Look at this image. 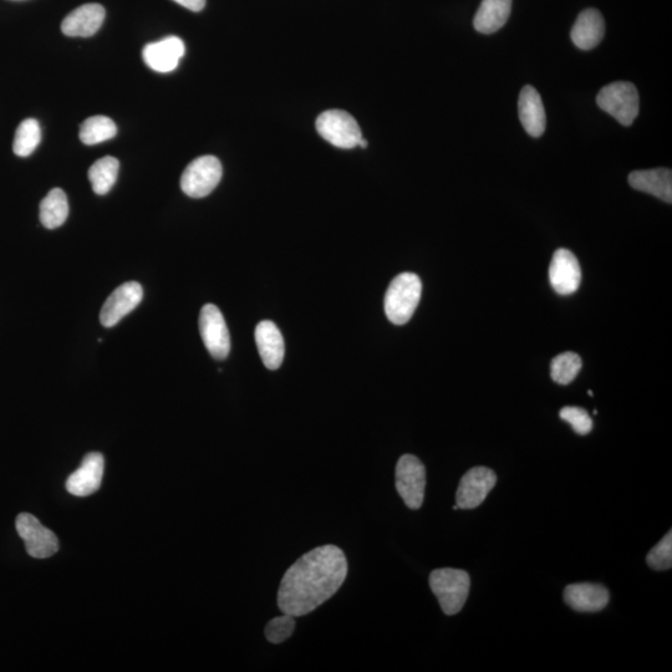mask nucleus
Instances as JSON below:
<instances>
[{
	"label": "nucleus",
	"instance_id": "23",
	"mask_svg": "<svg viewBox=\"0 0 672 672\" xmlns=\"http://www.w3.org/2000/svg\"><path fill=\"white\" fill-rule=\"evenodd\" d=\"M120 162L115 157L106 156L96 161L89 170V180L96 195L104 196L114 187L119 175Z\"/></svg>",
	"mask_w": 672,
	"mask_h": 672
},
{
	"label": "nucleus",
	"instance_id": "17",
	"mask_svg": "<svg viewBox=\"0 0 672 672\" xmlns=\"http://www.w3.org/2000/svg\"><path fill=\"white\" fill-rule=\"evenodd\" d=\"M519 119L524 130L532 137H541L546 131L547 116L543 101L538 91L531 85H526L519 95Z\"/></svg>",
	"mask_w": 672,
	"mask_h": 672
},
{
	"label": "nucleus",
	"instance_id": "8",
	"mask_svg": "<svg viewBox=\"0 0 672 672\" xmlns=\"http://www.w3.org/2000/svg\"><path fill=\"white\" fill-rule=\"evenodd\" d=\"M15 527L30 557L45 559L54 556L59 551L58 537L49 528L43 526L33 514L20 513L15 521Z\"/></svg>",
	"mask_w": 672,
	"mask_h": 672
},
{
	"label": "nucleus",
	"instance_id": "7",
	"mask_svg": "<svg viewBox=\"0 0 672 672\" xmlns=\"http://www.w3.org/2000/svg\"><path fill=\"white\" fill-rule=\"evenodd\" d=\"M426 468L414 455H404L396 466V490L410 509H419L424 503Z\"/></svg>",
	"mask_w": 672,
	"mask_h": 672
},
{
	"label": "nucleus",
	"instance_id": "5",
	"mask_svg": "<svg viewBox=\"0 0 672 672\" xmlns=\"http://www.w3.org/2000/svg\"><path fill=\"white\" fill-rule=\"evenodd\" d=\"M221 161L215 156H202L192 161L183 171L181 188L192 198H203L215 190L222 178Z\"/></svg>",
	"mask_w": 672,
	"mask_h": 672
},
{
	"label": "nucleus",
	"instance_id": "30",
	"mask_svg": "<svg viewBox=\"0 0 672 672\" xmlns=\"http://www.w3.org/2000/svg\"><path fill=\"white\" fill-rule=\"evenodd\" d=\"M173 2L191 10V12H201L206 7V0H173Z\"/></svg>",
	"mask_w": 672,
	"mask_h": 672
},
{
	"label": "nucleus",
	"instance_id": "27",
	"mask_svg": "<svg viewBox=\"0 0 672 672\" xmlns=\"http://www.w3.org/2000/svg\"><path fill=\"white\" fill-rule=\"evenodd\" d=\"M294 630V616L284 614L269 621L266 626V630H264V634H266V638L269 643L280 644L283 643V641L288 640L290 636L293 635Z\"/></svg>",
	"mask_w": 672,
	"mask_h": 672
},
{
	"label": "nucleus",
	"instance_id": "16",
	"mask_svg": "<svg viewBox=\"0 0 672 672\" xmlns=\"http://www.w3.org/2000/svg\"><path fill=\"white\" fill-rule=\"evenodd\" d=\"M565 603L580 613H597L609 603L608 589L600 584L579 583L564 590Z\"/></svg>",
	"mask_w": 672,
	"mask_h": 672
},
{
	"label": "nucleus",
	"instance_id": "25",
	"mask_svg": "<svg viewBox=\"0 0 672 672\" xmlns=\"http://www.w3.org/2000/svg\"><path fill=\"white\" fill-rule=\"evenodd\" d=\"M42 141V129L35 119H27L18 126L13 142L14 154L28 157L33 154Z\"/></svg>",
	"mask_w": 672,
	"mask_h": 672
},
{
	"label": "nucleus",
	"instance_id": "3",
	"mask_svg": "<svg viewBox=\"0 0 672 672\" xmlns=\"http://www.w3.org/2000/svg\"><path fill=\"white\" fill-rule=\"evenodd\" d=\"M430 587L446 615L461 612L470 594L471 579L465 570L442 568L430 574Z\"/></svg>",
	"mask_w": 672,
	"mask_h": 672
},
{
	"label": "nucleus",
	"instance_id": "19",
	"mask_svg": "<svg viewBox=\"0 0 672 672\" xmlns=\"http://www.w3.org/2000/svg\"><path fill=\"white\" fill-rule=\"evenodd\" d=\"M605 34V22L597 9H587L579 14L572 29L573 43L582 50H592L602 42Z\"/></svg>",
	"mask_w": 672,
	"mask_h": 672
},
{
	"label": "nucleus",
	"instance_id": "26",
	"mask_svg": "<svg viewBox=\"0 0 672 672\" xmlns=\"http://www.w3.org/2000/svg\"><path fill=\"white\" fill-rule=\"evenodd\" d=\"M582 359L578 354L567 351L559 354L553 359L551 365V375L553 381L559 385H568L577 378L580 369H582Z\"/></svg>",
	"mask_w": 672,
	"mask_h": 672
},
{
	"label": "nucleus",
	"instance_id": "15",
	"mask_svg": "<svg viewBox=\"0 0 672 672\" xmlns=\"http://www.w3.org/2000/svg\"><path fill=\"white\" fill-rule=\"evenodd\" d=\"M185 52V43L182 39L168 37L161 42L147 44L142 56L149 68L165 74L177 69Z\"/></svg>",
	"mask_w": 672,
	"mask_h": 672
},
{
	"label": "nucleus",
	"instance_id": "22",
	"mask_svg": "<svg viewBox=\"0 0 672 672\" xmlns=\"http://www.w3.org/2000/svg\"><path fill=\"white\" fill-rule=\"evenodd\" d=\"M68 216V197L60 188H54L40 203V222L45 228L55 229L63 226Z\"/></svg>",
	"mask_w": 672,
	"mask_h": 672
},
{
	"label": "nucleus",
	"instance_id": "4",
	"mask_svg": "<svg viewBox=\"0 0 672 672\" xmlns=\"http://www.w3.org/2000/svg\"><path fill=\"white\" fill-rule=\"evenodd\" d=\"M597 104L621 125L631 126L639 115L638 89L634 84L625 81L609 84L599 91Z\"/></svg>",
	"mask_w": 672,
	"mask_h": 672
},
{
	"label": "nucleus",
	"instance_id": "29",
	"mask_svg": "<svg viewBox=\"0 0 672 672\" xmlns=\"http://www.w3.org/2000/svg\"><path fill=\"white\" fill-rule=\"evenodd\" d=\"M560 419L572 425L578 435H588L593 429V420L588 412L577 406H565L559 412Z\"/></svg>",
	"mask_w": 672,
	"mask_h": 672
},
{
	"label": "nucleus",
	"instance_id": "6",
	"mask_svg": "<svg viewBox=\"0 0 672 672\" xmlns=\"http://www.w3.org/2000/svg\"><path fill=\"white\" fill-rule=\"evenodd\" d=\"M317 130L324 140L339 149H354L363 139L360 126L349 112L329 110L317 120Z\"/></svg>",
	"mask_w": 672,
	"mask_h": 672
},
{
	"label": "nucleus",
	"instance_id": "10",
	"mask_svg": "<svg viewBox=\"0 0 672 672\" xmlns=\"http://www.w3.org/2000/svg\"><path fill=\"white\" fill-rule=\"evenodd\" d=\"M496 473L487 467H473L461 478L456 492V506L461 509L480 507L496 486Z\"/></svg>",
	"mask_w": 672,
	"mask_h": 672
},
{
	"label": "nucleus",
	"instance_id": "21",
	"mask_svg": "<svg viewBox=\"0 0 672 672\" xmlns=\"http://www.w3.org/2000/svg\"><path fill=\"white\" fill-rule=\"evenodd\" d=\"M512 0H483L473 20L478 33L493 34L507 23Z\"/></svg>",
	"mask_w": 672,
	"mask_h": 672
},
{
	"label": "nucleus",
	"instance_id": "14",
	"mask_svg": "<svg viewBox=\"0 0 672 672\" xmlns=\"http://www.w3.org/2000/svg\"><path fill=\"white\" fill-rule=\"evenodd\" d=\"M105 20L103 5L89 3L71 12L61 23V30L68 37H93L99 32Z\"/></svg>",
	"mask_w": 672,
	"mask_h": 672
},
{
	"label": "nucleus",
	"instance_id": "9",
	"mask_svg": "<svg viewBox=\"0 0 672 672\" xmlns=\"http://www.w3.org/2000/svg\"><path fill=\"white\" fill-rule=\"evenodd\" d=\"M200 333L206 349L216 360L227 359L231 351V336H229L226 320L221 310L213 304H206L200 314Z\"/></svg>",
	"mask_w": 672,
	"mask_h": 672
},
{
	"label": "nucleus",
	"instance_id": "24",
	"mask_svg": "<svg viewBox=\"0 0 672 672\" xmlns=\"http://www.w3.org/2000/svg\"><path fill=\"white\" fill-rule=\"evenodd\" d=\"M117 127L110 117L94 116L83 122L80 127V140L85 145H98L114 139Z\"/></svg>",
	"mask_w": 672,
	"mask_h": 672
},
{
	"label": "nucleus",
	"instance_id": "18",
	"mask_svg": "<svg viewBox=\"0 0 672 672\" xmlns=\"http://www.w3.org/2000/svg\"><path fill=\"white\" fill-rule=\"evenodd\" d=\"M254 336L264 366L269 370L279 369L284 360L285 345L277 325L271 320H264L257 325Z\"/></svg>",
	"mask_w": 672,
	"mask_h": 672
},
{
	"label": "nucleus",
	"instance_id": "20",
	"mask_svg": "<svg viewBox=\"0 0 672 672\" xmlns=\"http://www.w3.org/2000/svg\"><path fill=\"white\" fill-rule=\"evenodd\" d=\"M629 183L634 190L649 193L664 202H672V172L669 168L631 172Z\"/></svg>",
	"mask_w": 672,
	"mask_h": 672
},
{
	"label": "nucleus",
	"instance_id": "28",
	"mask_svg": "<svg viewBox=\"0 0 672 672\" xmlns=\"http://www.w3.org/2000/svg\"><path fill=\"white\" fill-rule=\"evenodd\" d=\"M646 563L655 570H668L672 565V532L661 539L646 557Z\"/></svg>",
	"mask_w": 672,
	"mask_h": 672
},
{
	"label": "nucleus",
	"instance_id": "11",
	"mask_svg": "<svg viewBox=\"0 0 672 672\" xmlns=\"http://www.w3.org/2000/svg\"><path fill=\"white\" fill-rule=\"evenodd\" d=\"M144 298V289L137 282L120 285L106 300L100 313V322L105 328L115 327L122 318L137 308Z\"/></svg>",
	"mask_w": 672,
	"mask_h": 672
},
{
	"label": "nucleus",
	"instance_id": "31",
	"mask_svg": "<svg viewBox=\"0 0 672 672\" xmlns=\"http://www.w3.org/2000/svg\"><path fill=\"white\" fill-rule=\"evenodd\" d=\"M358 146L363 147V149H365V147H368V141H366V140H364V139H361V140L359 141V145H358Z\"/></svg>",
	"mask_w": 672,
	"mask_h": 672
},
{
	"label": "nucleus",
	"instance_id": "12",
	"mask_svg": "<svg viewBox=\"0 0 672 672\" xmlns=\"http://www.w3.org/2000/svg\"><path fill=\"white\" fill-rule=\"evenodd\" d=\"M105 458L99 452H90L81 466L66 481V490L75 497H88L98 492L103 482Z\"/></svg>",
	"mask_w": 672,
	"mask_h": 672
},
{
	"label": "nucleus",
	"instance_id": "2",
	"mask_svg": "<svg viewBox=\"0 0 672 672\" xmlns=\"http://www.w3.org/2000/svg\"><path fill=\"white\" fill-rule=\"evenodd\" d=\"M422 283L414 273H402L395 277L385 294V314L392 324L410 322L420 303Z\"/></svg>",
	"mask_w": 672,
	"mask_h": 672
},
{
	"label": "nucleus",
	"instance_id": "13",
	"mask_svg": "<svg viewBox=\"0 0 672 672\" xmlns=\"http://www.w3.org/2000/svg\"><path fill=\"white\" fill-rule=\"evenodd\" d=\"M582 271L577 257L568 249L560 248L552 258L549 267V282L560 295H570L579 289Z\"/></svg>",
	"mask_w": 672,
	"mask_h": 672
},
{
	"label": "nucleus",
	"instance_id": "1",
	"mask_svg": "<svg viewBox=\"0 0 672 672\" xmlns=\"http://www.w3.org/2000/svg\"><path fill=\"white\" fill-rule=\"evenodd\" d=\"M346 575L348 560L340 548H314L284 574L278 590L280 612L294 618L314 612L338 592Z\"/></svg>",
	"mask_w": 672,
	"mask_h": 672
}]
</instances>
